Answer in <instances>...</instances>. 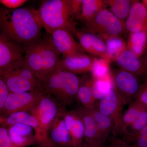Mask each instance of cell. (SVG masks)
Segmentation results:
<instances>
[{
    "mask_svg": "<svg viewBox=\"0 0 147 147\" xmlns=\"http://www.w3.org/2000/svg\"><path fill=\"white\" fill-rule=\"evenodd\" d=\"M1 123L3 126L13 125L16 123H22L27 125L34 129L35 139L38 137L39 133V125L35 117L31 113L26 112H18L8 115L6 119L1 117Z\"/></svg>",
    "mask_w": 147,
    "mask_h": 147,
    "instance_id": "21",
    "label": "cell"
},
{
    "mask_svg": "<svg viewBox=\"0 0 147 147\" xmlns=\"http://www.w3.org/2000/svg\"><path fill=\"white\" fill-rule=\"evenodd\" d=\"M125 27L129 33L147 32V10L142 2L133 1Z\"/></svg>",
    "mask_w": 147,
    "mask_h": 147,
    "instance_id": "16",
    "label": "cell"
},
{
    "mask_svg": "<svg viewBox=\"0 0 147 147\" xmlns=\"http://www.w3.org/2000/svg\"><path fill=\"white\" fill-rule=\"evenodd\" d=\"M51 95L46 93L38 103L30 110L39 125V133L36 142L42 147H54L50 141L48 131L52 123L61 110Z\"/></svg>",
    "mask_w": 147,
    "mask_h": 147,
    "instance_id": "5",
    "label": "cell"
},
{
    "mask_svg": "<svg viewBox=\"0 0 147 147\" xmlns=\"http://www.w3.org/2000/svg\"><path fill=\"white\" fill-rule=\"evenodd\" d=\"M97 124L100 137L104 144L111 134L115 136V126L112 119L108 116L100 113L97 108L90 110Z\"/></svg>",
    "mask_w": 147,
    "mask_h": 147,
    "instance_id": "22",
    "label": "cell"
},
{
    "mask_svg": "<svg viewBox=\"0 0 147 147\" xmlns=\"http://www.w3.org/2000/svg\"><path fill=\"white\" fill-rule=\"evenodd\" d=\"M120 69L130 72L145 81L147 78V67L143 59L127 48L116 58Z\"/></svg>",
    "mask_w": 147,
    "mask_h": 147,
    "instance_id": "14",
    "label": "cell"
},
{
    "mask_svg": "<svg viewBox=\"0 0 147 147\" xmlns=\"http://www.w3.org/2000/svg\"><path fill=\"white\" fill-rule=\"evenodd\" d=\"M62 110L52 123L48 133L53 146L71 147V138L63 115ZM48 133V135H49Z\"/></svg>",
    "mask_w": 147,
    "mask_h": 147,
    "instance_id": "19",
    "label": "cell"
},
{
    "mask_svg": "<svg viewBox=\"0 0 147 147\" xmlns=\"http://www.w3.org/2000/svg\"><path fill=\"white\" fill-rule=\"evenodd\" d=\"M28 2L27 0H1L0 3L6 8L15 9Z\"/></svg>",
    "mask_w": 147,
    "mask_h": 147,
    "instance_id": "39",
    "label": "cell"
},
{
    "mask_svg": "<svg viewBox=\"0 0 147 147\" xmlns=\"http://www.w3.org/2000/svg\"><path fill=\"white\" fill-rule=\"evenodd\" d=\"M144 107L137 100H133L129 103L128 108L123 115L121 135H123L125 133L129 127L137 119Z\"/></svg>",
    "mask_w": 147,
    "mask_h": 147,
    "instance_id": "24",
    "label": "cell"
},
{
    "mask_svg": "<svg viewBox=\"0 0 147 147\" xmlns=\"http://www.w3.org/2000/svg\"><path fill=\"white\" fill-rule=\"evenodd\" d=\"M0 74L11 93L31 91L42 86L27 65L24 57L7 68L1 70Z\"/></svg>",
    "mask_w": 147,
    "mask_h": 147,
    "instance_id": "4",
    "label": "cell"
},
{
    "mask_svg": "<svg viewBox=\"0 0 147 147\" xmlns=\"http://www.w3.org/2000/svg\"><path fill=\"white\" fill-rule=\"evenodd\" d=\"M142 3L145 6L147 10V0H143L142 1Z\"/></svg>",
    "mask_w": 147,
    "mask_h": 147,
    "instance_id": "41",
    "label": "cell"
},
{
    "mask_svg": "<svg viewBox=\"0 0 147 147\" xmlns=\"http://www.w3.org/2000/svg\"><path fill=\"white\" fill-rule=\"evenodd\" d=\"M0 147H18L11 142L5 127H0Z\"/></svg>",
    "mask_w": 147,
    "mask_h": 147,
    "instance_id": "36",
    "label": "cell"
},
{
    "mask_svg": "<svg viewBox=\"0 0 147 147\" xmlns=\"http://www.w3.org/2000/svg\"><path fill=\"white\" fill-rule=\"evenodd\" d=\"M110 61L106 59L96 58L91 73L93 78L103 79L112 76L109 68Z\"/></svg>",
    "mask_w": 147,
    "mask_h": 147,
    "instance_id": "30",
    "label": "cell"
},
{
    "mask_svg": "<svg viewBox=\"0 0 147 147\" xmlns=\"http://www.w3.org/2000/svg\"><path fill=\"white\" fill-rule=\"evenodd\" d=\"M1 32L14 41L25 45L42 35V28L37 9L32 7L0 10Z\"/></svg>",
    "mask_w": 147,
    "mask_h": 147,
    "instance_id": "1",
    "label": "cell"
},
{
    "mask_svg": "<svg viewBox=\"0 0 147 147\" xmlns=\"http://www.w3.org/2000/svg\"><path fill=\"white\" fill-rule=\"evenodd\" d=\"M12 143L16 146L25 147L33 144L36 142L34 137L9 136Z\"/></svg>",
    "mask_w": 147,
    "mask_h": 147,
    "instance_id": "33",
    "label": "cell"
},
{
    "mask_svg": "<svg viewBox=\"0 0 147 147\" xmlns=\"http://www.w3.org/2000/svg\"><path fill=\"white\" fill-rule=\"evenodd\" d=\"M133 1L130 0H105L111 11L117 17L122 20L127 18Z\"/></svg>",
    "mask_w": 147,
    "mask_h": 147,
    "instance_id": "26",
    "label": "cell"
},
{
    "mask_svg": "<svg viewBox=\"0 0 147 147\" xmlns=\"http://www.w3.org/2000/svg\"><path fill=\"white\" fill-rule=\"evenodd\" d=\"M38 42L40 58L43 71L41 81L55 70L58 62L60 60L61 54L55 47L50 34L46 32L42 34L38 38Z\"/></svg>",
    "mask_w": 147,
    "mask_h": 147,
    "instance_id": "10",
    "label": "cell"
},
{
    "mask_svg": "<svg viewBox=\"0 0 147 147\" xmlns=\"http://www.w3.org/2000/svg\"><path fill=\"white\" fill-rule=\"evenodd\" d=\"M147 126V108L144 107L137 119L129 127L125 133L122 135L123 139H127L142 130Z\"/></svg>",
    "mask_w": 147,
    "mask_h": 147,
    "instance_id": "29",
    "label": "cell"
},
{
    "mask_svg": "<svg viewBox=\"0 0 147 147\" xmlns=\"http://www.w3.org/2000/svg\"><path fill=\"white\" fill-rule=\"evenodd\" d=\"M129 34L127 48L139 57H142L147 44V32Z\"/></svg>",
    "mask_w": 147,
    "mask_h": 147,
    "instance_id": "25",
    "label": "cell"
},
{
    "mask_svg": "<svg viewBox=\"0 0 147 147\" xmlns=\"http://www.w3.org/2000/svg\"><path fill=\"white\" fill-rule=\"evenodd\" d=\"M63 115L71 138V147H79L84 140L85 125L82 117L76 110L65 111Z\"/></svg>",
    "mask_w": 147,
    "mask_h": 147,
    "instance_id": "18",
    "label": "cell"
},
{
    "mask_svg": "<svg viewBox=\"0 0 147 147\" xmlns=\"http://www.w3.org/2000/svg\"><path fill=\"white\" fill-rule=\"evenodd\" d=\"M102 147H133L123 139L113 135L105 142Z\"/></svg>",
    "mask_w": 147,
    "mask_h": 147,
    "instance_id": "35",
    "label": "cell"
},
{
    "mask_svg": "<svg viewBox=\"0 0 147 147\" xmlns=\"http://www.w3.org/2000/svg\"><path fill=\"white\" fill-rule=\"evenodd\" d=\"M114 86L112 76L103 78L94 79L93 84V92L95 99L98 102L107 94Z\"/></svg>",
    "mask_w": 147,
    "mask_h": 147,
    "instance_id": "27",
    "label": "cell"
},
{
    "mask_svg": "<svg viewBox=\"0 0 147 147\" xmlns=\"http://www.w3.org/2000/svg\"><path fill=\"white\" fill-rule=\"evenodd\" d=\"M83 0H70L71 12L74 19H80Z\"/></svg>",
    "mask_w": 147,
    "mask_h": 147,
    "instance_id": "38",
    "label": "cell"
},
{
    "mask_svg": "<svg viewBox=\"0 0 147 147\" xmlns=\"http://www.w3.org/2000/svg\"><path fill=\"white\" fill-rule=\"evenodd\" d=\"M135 100L147 108V78L142 83L139 93Z\"/></svg>",
    "mask_w": 147,
    "mask_h": 147,
    "instance_id": "37",
    "label": "cell"
},
{
    "mask_svg": "<svg viewBox=\"0 0 147 147\" xmlns=\"http://www.w3.org/2000/svg\"><path fill=\"white\" fill-rule=\"evenodd\" d=\"M81 80L76 74L56 67L40 82L47 94L68 105L76 99Z\"/></svg>",
    "mask_w": 147,
    "mask_h": 147,
    "instance_id": "3",
    "label": "cell"
},
{
    "mask_svg": "<svg viewBox=\"0 0 147 147\" xmlns=\"http://www.w3.org/2000/svg\"><path fill=\"white\" fill-rule=\"evenodd\" d=\"M71 33L67 29H60L51 34L55 47L63 58L86 55V52L76 42Z\"/></svg>",
    "mask_w": 147,
    "mask_h": 147,
    "instance_id": "11",
    "label": "cell"
},
{
    "mask_svg": "<svg viewBox=\"0 0 147 147\" xmlns=\"http://www.w3.org/2000/svg\"><path fill=\"white\" fill-rule=\"evenodd\" d=\"M46 93L43 86L31 91L10 93L1 113L7 116L16 112L30 111Z\"/></svg>",
    "mask_w": 147,
    "mask_h": 147,
    "instance_id": "8",
    "label": "cell"
},
{
    "mask_svg": "<svg viewBox=\"0 0 147 147\" xmlns=\"http://www.w3.org/2000/svg\"><path fill=\"white\" fill-rule=\"evenodd\" d=\"M125 141L133 147H147V126Z\"/></svg>",
    "mask_w": 147,
    "mask_h": 147,
    "instance_id": "31",
    "label": "cell"
},
{
    "mask_svg": "<svg viewBox=\"0 0 147 147\" xmlns=\"http://www.w3.org/2000/svg\"><path fill=\"white\" fill-rule=\"evenodd\" d=\"M87 32L105 41L119 37L125 30V23L107 8L100 11L91 21L85 23Z\"/></svg>",
    "mask_w": 147,
    "mask_h": 147,
    "instance_id": "6",
    "label": "cell"
},
{
    "mask_svg": "<svg viewBox=\"0 0 147 147\" xmlns=\"http://www.w3.org/2000/svg\"><path fill=\"white\" fill-rule=\"evenodd\" d=\"M96 59L87 55L63 58L58 62L56 68L76 75L92 73Z\"/></svg>",
    "mask_w": 147,
    "mask_h": 147,
    "instance_id": "13",
    "label": "cell"
},
{
    "mask_svg": "<svg viewBox=\"0 0 147 147\" xmlns=\"http://www.w3.org/2000/svg\"><path fill=\"white\" fill-rule=\"evenodd\" d=\"M25 55L24 46L1 32L0 34V70L20 60Z\"/></svg>",
    "mask_w": 147,
    "mask_h": 147,
    "instance_id": "12",
    "label": "cell"
},
{
    "mask_svg": "<svg viewBox=\"0 0 147 147\" xmlns=\"http://www.w3.org/2000/svg\"><path fill=\"white\" fill-rule=\"evenodd\" d=\"M42 28L51 34L60 29H65L76 33V22L71 12L70 0H46L38 9Z\"/></svg>",
    "mask_w": 147,
    "mask_h": 147,
    "instance_id": "2",
    "label": "cell"
},
{
    "mask_svg": "<svg viewBox=\"0 0 147 147\" xmlns=\"http://www.w3.org/2000/svg\"><path fill=\"white\" fill-rule=\"evenodd\" d=\"M82 117L85 125L84 140L87 147H102L104 145L97 124L90 110L81 107L76 110Z\"/></svg>",
    "mask_w": 147,
    "mask_h": 147,
    "instance_id": "17",
    "label": "cell"
},
{
    "mask_svg": "<svg viewBox=\"0 0 147 147\" xmlns=\"http://www.w3.org/2000/svg\"><path fill=\"white\" fill-rule=\"evenodd\" d=\"M31 127L22 123H16L11 125L9 128L8 134L9 136H30L32 131Z\"/></svg>",
    "mask_w": 147,
    "mask_h": 147,
    "instance_id": "32",
    "label": "cell"
},
{
    "mask_svg": "<svg viewBox=\"0 0 147 147\" xmlns=\"http://www.w3.org/2000/svg\"><path fill=\"white\" fill-rule=\"evenodd\" d=\"M93 82L94 78L92 75L81 77L76 97V99L83 107L88 110L94 109L97 104L93 92Z\"/></svg>",
    "mask_w": 147,
    "mask_h": 147,
    "instance_id": "20",
    "label": "cell"
},
{
    "mask_svg": "<svg viewBox=\"0 0 147 147\" xmlns=\"http://www.w3.org/2000/svg\"><path fill=\"white\" fill-rule=\"evenodd\" d=\"M112 76L115 88L127 103L135 100L143 83L142 79L119 68L113 71Z\"/></svg>",
    "mask_w": 147,
    "mask_h": 147,
    "instance_id": "9",
    "label": "cell"
},
{
    "mask_svg": "<svg viewBox=\"0 0 147 147\" xmlns=\"http://www.w3.org/2000/svg\"><path fill=\"white\" fill-rule=\"evenodd\" d=\"M107 5L102 0H83L80 20L84 23L91 21L100 11L106 8Z\"/></svg>",
    "mask_w": 147,
    "mask_h": 147,
    "instance_id": "23",
    "label": "cell"
},
{
    "mask_svg": "<svg viewBox=\"0 0 147 147\" xmlns=\"http://www.w3.org/2000/svg\"><path fill=\"white\" fill-rule=\"evenodd\" d=\"M76 37L83 50L94 57L110 61L105 41L99 37L85 31H76Z\"/></svg>",
    "mask_w": 147,
    "mask_h": 147,
    "instance_id": "15",
    "label": "cell"
},
{
    "mask_svg": "<svg viewBox=\"0 0 147 147\" xmlns=\"http://www.w3.org/2000/svg\"><path fill=\"white\" fill-rule=\"evenodd\" d=\"M126 104L113 86L96 104V108L113 120L115 126V136L120 134L123 109Z\"/></svg>",
    "mask_w": 147,
    "mask_h": 147,
    "instance_id": "7",
    "label": "cell"
},
{
    "mask_svg": "<svg viewBox=\"0 0 147 147\" xmlns=\"http://www.w3.org/2000/svg\"><path fill=\"white\" fill-rule=\"evenodd\" d=\"M141 57L143 59L144 62L147 67V42L146 45V48H145L144 53L142 55Z\"/></svg>",
    "mask_w": 147,
    "mask_h": 147,
    "instance_id": "40",
    "label": "cell"
},
{
    "mask_svg": "<svg viewBox=\"0 0 147 147\" xmlns=\"http://www.w3.org/2000/svg\"><path fill=\"white\" fill-rule=\"evenodd\" d=\"M11 92L2 77H0V110L3 109L5 104Z\"/></svg>",
    "mask_w": 147,
    "mask_h": 147,
    "instance_id": "34",
    "label": "cell"
},
{
    "mask_svg": "<svg viewBox=\"0 0 147 147\" xmlns=\"http://www.w3.org/2000/svg\"><path fill=\"white\" fill-rule=\"evenodd\" d=\"M110 61L115 60L121 53L127 49V43L119 36L111 38L105 41Z\"/></svg>",
    "mask_w": 147,
    "mask_h": 147,
    "instance_id": "28",
    "label": "cell"
}]
</instances>
